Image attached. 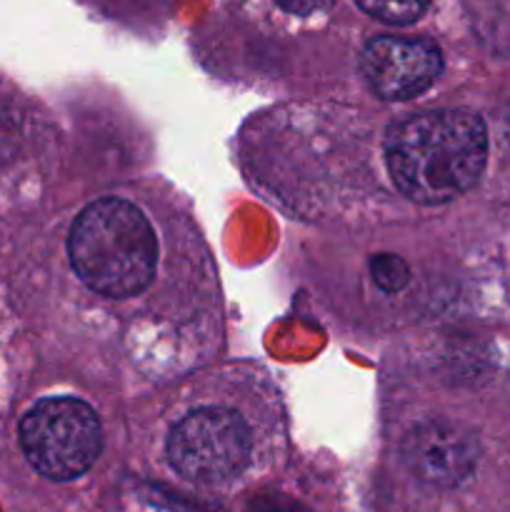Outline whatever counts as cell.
Wrapping results in <instances>:
<instances>
[{"instance_id":"cell-1","label":"cell","mask_w":510,"mask_h":512,"mask_svg":"<svg viewBox=\"0 0 510 512\" xmlns=\"http://www.w3.org/2000/svg\"><path fill=\"white\" fill-rule=\"evenodd\" d=\"M385 163L410 200L440 205L468 193L488 163V133L470 110H430L403 120L385 143Z\"/></svg>"},{"instance_id":"cell-2","label":"cell","mask_w":510,"mask_h":512,"mask_svg":"<svg viewBox=\"0 0 510 512\" xmlns=\"http://www.w3.org/2000/svg\"><path fill=\"white\" fill-rule=\"evenodd\" d=\"M80 283L110 300L143 293L155 275L158 240L148 215L128 198H100L80 210L68 235Z\"/></svg>"},{"instance_id":"cell-3","label":"cell","mask_w":510,"mask_h":512,"mask_svg":"<svg viewBox=\"0 0 510 512\" xmlns=\"http://www.w3.org/2000/svg\"><path fill=\"white\" fill-rule=\"evenodd\" d=\"M100 423L83 400L58 395L35 400L18 420V445L30 468L48 480H75L100 455Z\"/></svg>"},{"instance_id":"cell-4","label":"cell","mask_w":510,"mask_h":512,"mask_svg":"<svg viewBox=\"0 0 510 512\" xmlns=\"http://www.w3.org/2000/svg\"><path fill=\"white\" fill-rule=\"evenodd\" d=\"M253 438L235 410L200 408L185 415L168 438L173 468L195 483H225L248 465Z\"/></svg>"},{"instance_id":"cell-5","label":"cell","mask_w":510,"mask_h":512,"mask_svg":"<svg viewBox=\"0 0 510 512\" xmlns=\"http://www.w3.org/2000/svg\"><path fill=\"white\" fill-rule=\"evenodd\" d=\"M370 88L385 100H408L428 90L443 70L438 45L423 38H375L363 53Z\"/></svg>"},{"instance_id":"cell-6","label":"cell","mask_w":510,"mask_h":512,"mask_svg":"<svg viewBox=\"0 0 510 512\" xmlns=\"http://www.w3.org/2000/svg\"><path fill=\"white\" fill-rule=\"evenodd\" d=\"M403 453L415 478L428 485L453 488L473 473L478 445L473 435L458 425L433 420L413 430V435L405 440Z\"/></svg>"},{"instance_id":"cell-7","label":"cell","mask_w":510,"mask_h":512,"mask_svg":"<svg viewBox=\"0 0 510 512\" xmlns=\"http://www.w3.org/2000/svg\"><path fill=\"white\" fill-rule=\"evenodd\" d=\"M360 8L390 25H408L418 20L430 0H358Z\"/></svg>"},{"instance_id":"cell-8","label":"cell","mask_w":510,"mask_h":512,"mask_svg":"<svg viewBox=\"0 0 510 512\" xmlns=\"http://www.w3.org/2000/svg\"><path fill=\"white\" fill-rule=\"evenodd\" d=\"M373 273L375 280H378L385 290H400L405 285V280H408V270L403 268V263H400L398 258H388V255L375 258Z\"/></svg>"},{"instance_id":"cell-9","label":"cell","mask_w":510,"mask_h":512,"mask_svg":"<svg viewBox=\"0 0 510 512\" xmlns=\"http://www.w3.org/2000/svg\"><path fill=\"white\" fill-rule=\"evenodd\" d=\"M275 3L293 15H313L328 10L335 0H275Z\"/></svg>"},{"instance_id":"cell-10","label":"cell","mask_w":510,"mask_h":512,"mask_svg":"<svg viewBox=\"0 0 510 512\" xmlns=\"http://www.w3.org/2000/svg\"><path fill=\"white\" fill-rule=\"evenodd\" d=\"M0 390H3V358H0Z\"/></svg>"}]
</instances>
